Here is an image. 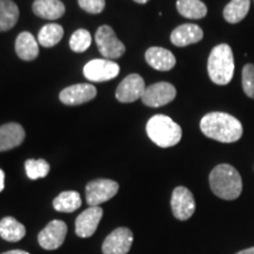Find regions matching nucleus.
<instances>
[{
  "label": "nucleus",
  "instance_id": "1",
  "mask_svg": "<svg viewBox=\"0 0 254 254\" xmlns=\"http://www.w3.org/2000/svg\"><path fill=\"white\" fill-rule=\"evenodd\" d=\"M200 129L209 139L231 144L243 136V124L236 117L225 112H211L202 117Z\"/></svg>",
  "mask_w": 254,
  "mask_h": 254
},
{
  "label": "nucleus",
  "instance_id": "2",
  "mask_svg": "<svg viewBox=\"0 0 254 254\" xmlns=\"http://www.w3.org/2000/svg\"><path fill=\"white\" fill-rule=\"evenodd\" d=\"M209 186L215 195L224 200L239 198L243 192V180L239 172L228 164H220L212 170Z\"/></svg>",
  "mask_w": 254,
  "mask_h": 254
},
{
  "label": "nucleus",
  "instance_id": "3",
  "mask_svg": "<svg viewBox=\"0 0 254 254\" xmlns=\"http://www.w3.org/2000/svg\"><path fill=\"white\" fill-rule=\"evenodd\" d=\"M233 51L227 44H220L211 51L207 62L209 79L217 85L230 84L234 75Z\"/></svg>",
  "mask_w": 254,
  "mask_h": 254
},
{
  "label": "nucleus",
  "instance_id": "4",
  "mask_svg": "<svg viewBox=\"0 0 254 254\" xmlns=\"http://www.w3.org/2000/svg\"><path fill=\"white\" fill-rule=\"evenodd\" d=\"M148 138L159 147L167 148L176 146L182 140V127L165 114H155L146 124Z\"/></svg>",
  "mask_w": 254,
  "mask_h": 254
},
{
  "label": "nucleus",
  "instance_id": "5",
  "mask_svg": "<svg viewBox=\"0 0 254 254\" xmlns=\"http://www.w3.org/2000/svg\"><path fill=\"white\" fill-rule=\"evenodd\" d=\"M95 43L105 59H118L126 51L125 45L117 38L113 28L109 25H103L98 28L95 33Z\"/></svg>",
  "mask_w": 254,
  "mask_h": 254
},
{
  "label": "nucleus",
  "instance_id": "6",
  "mask_svg": "<svg viewBox=\"0 0 254 254\" xmlns=\"http://www.w3.org/2000/svg\"><path fill=\"white\" fill-rule=\"evenodd\" d=\"M119 184L111 179H95L86 186V201L90 206H99L118 193Z\"/></svg>",
  "mask_w": 254,
  "mask_h": 254
},
{
  "label": "nucleus",
  "instance_id": "7",
  "mask_svg": "<svg viewBox=\"0 0 254 254\" xmlns=\"http://www.w3.org/2000/svg\"><path fill=\"white\" fill-rule=\"evenodd\" d=\"M171 207L178 220H189L195 211V200L192 192L187 187H176L171 198Z\"/></svg>",
  "mask_w": 254,
  "mask_h": 254
},
{
  "label": "nucleus",
  "instance_id": "8",
  "mask_svg": "<svg viewBox=\"0 0 254 254\" xmlns=\"http://www.w3.org/2000/svg\"><path fill=\"white\" fill-rule=\"evenodd\" d=\"M120 67L117 63L109 59H94L84 67L85 78L90 81L103 82L114 79L119 74Z\"/></svg>",
  "mask_w": 254,
  "mask_h": 254
},
{
  "label": "nucleus",
  "instance_id": "9",
  "mask_svg": "<svg viewBox=\"0 0 254 254\" xmlns=\"http://www.w3.org/2000/svg\"><path fill=\"white\" fill-rule=\"evenodd\" d=\"M177 97V90L172 84L166 81H160L157 84L146 87L141 100L146 106L161 107L170 104Z\"/></svg>",
  "mask_w": 254,
  "mask_h": 254
},
{
  "label": "nucleus",
  "instance_id": "10",
  "mask_svg": "<svg viewBox=\"0 0 254 254\" xmlns=\"http://www.w3.org/2000/svg\"><path fill=\"white\" fill-rule=\"evenodd\" d=\"M67 234V225L62 220H52L38 234V243L44 250L53 251L59 249Z\"/></svg>",
  "mask_w": 254,
  "mask_h": 254
},
{
  "label": "nucleus",
  "instance_id": "11",
  "mask_svg": "<svg viewBox=\"0 0 254 254\" xmlns=\"http://www.w3.org/2000/svg\"><path fill=\"white\" fill-rule=\"evenodd\" d=\"M132 244V231L127 227H119L106 237L101 250L104 254H127L131 250Z\"/></svg>",
  "mask_w": 254,
  "mask_h": 254
},
{
  "label": "nucleus",
  "instance_id": "12",
  "mask_svg": "<svg viewBox=\"0 0 254 254\" xmlns=\"http://www.w3.org/2000/svg\"><path fill=\"white\" fill-rule=\"evenodd\" d=\"M145 90L146 86L144 79L141 75L133 73V74L127 75L120 82L116 91V98L120 103H133V101L141 99Z\"/></svg>",
  "mask_w": 254,
  "mask_h": 254
},
{
  "label": "nucleus",
  "instance_id": "13",
  "mask_svg": "<svg viewBox=\"0 0 254 254\" xmlns=\"http://www.w3.org/2000/svg\"><path fill=\"white\" fill-rule=\"evenodd\" d=\"M103 208L100 206H90L75 219V233L80 238H90L97 231L103 218Z\"/></svg>",
  "mask_w": 254,
  "mask_h": 254
},
{
  "label": "nucleus",
  "instance_id": "14",
  "mask_svg": "<svg viewBox=\"0 0 254 254\" xmlns=\"http://www.w3.org/2000/svg\"><path fill=\"white\" fill-rule=\"evenodd\" d=\"M97 95V88L91 84H77L68 86L60 92L59 98L63 104L75 106L88 103Z\"/></svg>",
  "mask_w": 254,
  "mask_h": 254
},
{
  "label": "nucleus",
  "instance_id": "15",
  "mask_svg": "<svg viewBox=\"0 0 254 254\" xmlns=\"http://www.w3.org/2000/svg\"><path fill=\"white\" fill-rule=\"evenodd\" d=\"M204 38V31L195 24H183L171 33V43L178 47H185L199 43Z\"/></svg>",
  "mask_w": 254,
  "mask_h": 254
},
{
  "label": "nucleus",
  "instance_id": "16",
  "mask_svg": "<svg viewBox=\"0 0 254 254\" xmlns=\"http://www.w3.org/2000/svg\"><path fill=\"white\" fill-rule=\"evenodd\" d=\"M145 59L151 67L161 72L170 71L177 64L176 57L173 56L171 51L157 46L151 47L146 51Z\"/></svg>",
  "mask_w": 254,
  "mask_h": 254
},
{
  "label": "nucleus",
  "instance_id": "17",
  "mask_svg": "<svg viewBox=\"0 0 254 254\" xmlns=\"http://www.w3.org/2000/svg\"><path fill=\"white\" fill-rule=\"evenodd\" d=\"M25 129L17 123H9L0 126V152L12 150L23 144Z\"/></svg>",
  "mask_w": 254,
  "mask_h": 254
},
{
  "label": "nucleus",
  "instance_id": "18",
  "mask_svg": "<svg viewBox=\"0 0 254 254\" xmlns=\"http://www.w3.org/2000/svg\"><path fill=\"white\" fill-rule=\"evenodd\" d=\"M15 52L20 59L31 62L39 55V43L30 32H21L15 40Z\"/></svg>",
  "mask_w": 254,
  "mask_h": 254
},
{
  "label": "nucleus",
  "instance_id": "19",
  "mask_svg": "<svg viewBox=\"0 0 254 254\" xmlns=\"http://www.w3.org/2000/svg\"><path fill=\"white\" fill-rule=\"evenodd\" d=\"M32 9L38 17L56 20L65 13V5L60 0H36L32 5Z\"/></svg>",
  "mask_w": 254,
  "mask_h": 254
},
{
  "label": "nucleus",
  "instance_id": "20",
  "mask_svg": "<svg viewBox=\"0 0 254 254\" xmlns=\"http://www.w3.org/2000/svg\"><path fill=\"white\" fill-rule=\"evenodd\" d=\"M26 234V228L13 217H5L0 220V237L9 243L20 241Z\"/></svg>",
  "mask_w": 254,
  "mask_h": 254
},
{
  "label": "nucleus",
  "instance_id": "21",
  "mask_svg": "<svg viewBox=\"0 0 254 254\" xmlns=\"http://www.w3.org/2000/svg\"><path fill=\"white\" fill-rule=\"evenodd\" d=\"M81 206V196L75 190H65L53 200V207L63 213H72Z\"/></svg>",
  "mask_w": 254,
  "mask_h": 254
},
{
  "label": "nucleus",
  "instance_id": "22",
  "mask_svg": "<svg viewBox=\"0 0 254 254\" xmlns=\"http://www.w3.org/2000/svg\"><path fill=\"white\" fill-rule=\"evenodd\" d=\"M251 0H231L224 8V19L230 24H238L246 18Z\"/></svg>",
  "mask_w": 254,
  "mask_h": 254
},
{
  "label": "nucleus",
  "instance_id": "23",
  "mask_svg": "<svg viewBox=\"0 0 254 254\" xmlns=\"http://www.w3.org/2000/svg\"><path fill=\"white\" fill-rule=\"evenodd\" d=\"M19 8L12 0H0V32L8 31L17 24Z\"/></svg>",
  "mask_w": 254,
  "mask_h": 254
},
{
  "label": "nucleus",
  "instance_id": "24",
  "mask_svg": "<svg viewBox=\"0 0 254 254\" xmlns=\"http://www.w3.org/2000/svg\"><path fill=\"white\" fill-rule=\"evenodd\" d=\"M177 9L187 19H201L207 14V7L201 0H178Z\"/></svg>",
  "mask_w": 254,
  "mask_h": 254
},
{
  "label": "nucleus",
  "instance_id": "25",
  "mask_svg": "<svg viewBox=\"0 0 254 254\" xmlns=\"http://www.w3.org/2000/svg\"><path fill=\"white\" fill-rule=\"evenodd\" d=\"M64 28L59 24H46L38 33V43L44 47H53L63 39Z\"/></svg>",
  "mask_w": 254,
  "mask_h": 254
},
{
  "label": "nucleus",
  "instance_id": "26",
  "mask_svg": "<svg viewBox=\"0 0 254 254\" xmlns=\"http://www.w3.org/2000/svg\"><path fill=\"white\" fill-rule=\"evenodd\" d=\"M25 170L31 180H37L45 178L50 173V164L44 159H28L25 163Z\"/></svg>",
  "mask_w": 254,
  "mask_h": 254
},
{
  "label": "nucleus",
  "instance_id": "27",
  "mask_svg": "<svg viewBox=\"0 0 254 254\" xmlns=\"http://www.w3.org/2000/svg\"><path fill=\"white\" fill-rule=\"evenodd\" d=\"M91 43L92 37L90 32L84 30V28H80V30H77L72 34L71 39H69V47L74 52L82 53L91 46Z\"/></svg>",
  "mask_w": 254,
  "mask_h": 254
},
{
  "label": "nucleus",
  "instance_id": "28",
  "mask_svg": "<svg viewBox=\"0 0 254 254\" xmlns=\"http://www.w3.org/2000/svg\"><path fill=\"white\" fill-rule=\"evenodd\" d=\"M243 90L247 97L254 99V65L246 64L243 68Z\"/></svg>",
  "mask_w": 254,
  "mask_h": 254
},
{
  "label": "nucleus",
  "instance_id": "29",
  "mask_svg": "<svg viewBox=\"0 0 254 254\" xmlns=\"http://www.w3.org/2000/svg\"><path fill=\"white\" fill-rule=\"evenodd\" d=\"M78 4L85 12L91 14H99L104 11L105 0H78Z\"/></svg>",
  "mask_w": 254,
  "mask_h": 254
},
{
  "label": "nucleus",
  "instance_id": "30",
  "mask_svg": "<svg viewBox=\"0 0 254 254\" xmlns=\"http://www.w3.org/2000/svg\"><path fill=\"white\" fill-rule=\"evenodd\" d=\"M4 186H5V173L4 171L0 170V192L4 190Z\"/></svg>",
  "mask_w": 254,
  "mask_h": 254
},
{
  "label": "nucleus",
  "instance_id": "31",
  "mask_svg": "<svg viewBox=\"0 0 254 254\" xmlns=\"http://www.w3.org/2000/svg\"><path fill=\"white\" fill-rule=\"evenodd\" d=\"M1 254H30L26 251H21V250H13V251H8V252L1 253Z\"/></svg>",
  "mask_w": 254,
  "mask_h": 254
},
{
  "label": "nucleus",
  "instance_id": "32",
  "mask_svg": "<svg viewBox=\"0 0 254 254\" xmlns=\"http://www.w3.org/2000/svg\"><path fill=\"white\" fill-rule=\"evenodd\" d=\"M237 254H254V247H250V249L243 250L240 252H238Z\"/></svg>",
  "mask_w": 254,
  "mask_h": 254
},
{
  "label": "nucleus",
  "instance_id": "33",
  "mask_svg": "<svg viewBox=\"0 0 254 254\" xmlns=\"http://www.w3.org/2000/svg\"><path fill=\"white\" fill-rule=\"evenodd\" d=\"M135 2H138V4H146V2L148 1V0H134Z\"/></svg>",
  "mask_w": 254,
  "mask_h": 254
}]
</instances>
